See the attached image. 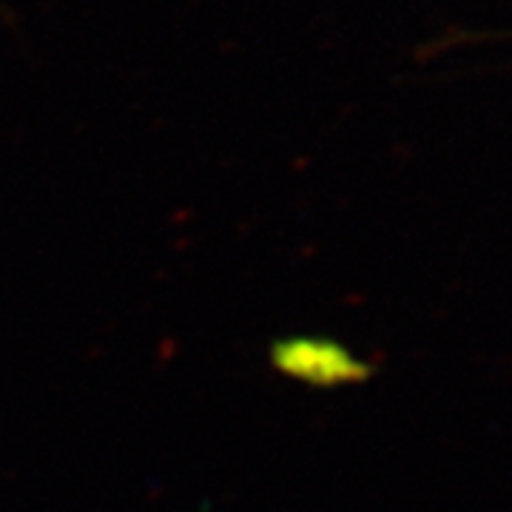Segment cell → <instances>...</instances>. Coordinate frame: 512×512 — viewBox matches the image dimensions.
I'll list each match as a JSON object with an SVG mask.
<instances>
[{
	"mask_svg": "<svg viewBox=\"0 0 512 512\" xmlns=\"http://www.w3.org/2000/svg\"><path fill=\"white\" fill-rule=\"evenodd\" d=\"M276 376L311 390H336L370 379V367L342 342L316 333H291L268 350Z\"/></svg>",
	"mask_w": 512,
	"mask_h": 512,
	"instance_id": "cell-1",
	"label": "cell"
}]
</instances>
